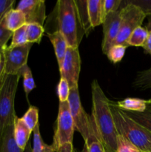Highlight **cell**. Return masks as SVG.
Returning a JSON list of instances; mask_svg holds the SVG:
<instances>
[{
    "label": "cell",
    "instance_id": "6da1fadb",
    "mask_svg": "<svg viewBox=\"0 0 151 152\" xmlns=\"http://www.w3.org/2000/svg\"><path fill=\"white\" fill-rule=\"evenodd\" d=\"M92 117L98 134L107 152L117 149L118 133L110 109V100L104 93L96 80L91 83Z\"/></svg>",
    "mask_w": 151,
    "mask_h": 152
},
{
    "label": "cell",
    "instance_id": "7a4b0ae2",
    "mask_svg": "<svg viewBox=\"0 0 151 152\" xmlns=\"http://www.w3.org/2000/svg\"><path fill=\"white\" fill-rule=\"evenodd\" d=\"M57 30L65 37L68 47L78 48L85 35L75 0H59L54 9Z\"/></svg>",
    "mask_w": 151,
    "mask_h": 152
},
{
    "label": "cell",
    "instance_id": "3957f363",
    "mask_svg": "<svg viewBox=\"0 0 151 152\" xmlns=\"http://www.w3.org/2000/svg\"><path fill=\"white\" fill-rule=\"evenodd\" d=\"M110 109L118 135L133 144L140 151L151 152V133L130 118L110 101Z\"/></svg>",
    "mask_w": 151,
    "mask_h": 152
},
{
    "label": "cell",
    "instance_id": "277c9868",
    "mask_svg": "<svg viewBox=\"0 0 151 152\" xmlns=\"http://www.w3.org/2000/svg\"><path fill=\"white\" fill-rule=\"evenodd\" d=\"M20 77L4 74L0 81V139L4 130L14 123L15 97Z\"/></svg>",
    "mask_w": 151,
    "mask_h": 152
},
{
    "label": "cell",
    "instance_id": "5b68a950",
    "mask_svg": "<svg viewBox=\"0 0 151 152\" xmlns=\"http://www.w3.org/2000/svg\"><path fill=\"white\" fill-rule=\"evenodd\" d=\"M74 132L75 127L68 101L59 102L52 143L55 152H73V140Z\"/></svg>",
    "mask_w": 151,
    "mask_h": 152
},
{
    "label": "cell",
    "instance_id": "8992f818",
    "mask_svg": "<svg viewBox=\"0 0 151 152\" xmlns=\"http://www.w3.org/2000/svg\"><path fill=\"white\" fill-rule=\"evenodd\" d=\"M124 5L120 10L121 22L117 38L114 45H121L128 47L127 41L130 34L136 28L142 26L147 15L140 7L127 1H124Z\"/></svg>",
    "mask_w": 151,
    "mask_h": 152
},
{
    "label": "cell",
    "instance_id": "52a82bcc",
    "mask_svg": "<svg viewBox=\"0 0 151 152\" xmlns=\"http://www.w3.org/2000/svg\"><path fill=\"white\" fill-rule=\"evenodd\" d=\"M70 89L68 102L75 130L79 132L84 140L86 141L91 130V117L85 112L81 105L78 86Z\"/></svg>",
    "mask_w": 151,
    "mask_h": 152
},
{
    "label": "cell",
    "instance_id": "ba28073f",
    "mask_svg": "<svg viewBox=\"0 0 151 152\" xmlns=\"http://www.w3.org/2000/svg\"><path fill=\"white\" fill-rule=\"evenodd\" d=\"M32 45V43L28 42L24 45L16 47L4 46L3 49L4 74L18 75L22 68L28 65V56Z\"/></svg>",
    "mask_w": 151,
    "mask_h": 152
},
{
    "label": "cell",
    "instance_id": "9c48e42d",
    "mask_svg": "<svg viewBox=\"0 0 151 152\" xmlns=\"http://www.w3.org/2000/svg\"><path fill=\"white\" fill-rule=\"evenodd\" d=\"M81 71V57L78 48L67 49L66 54L62 68L59 69L62 78L65 79L69 84L70 88L78 86Z\"/></svg>",
    "mask_w": 151,
    "mask_h": 152
},
{
    "label": "cell",
    "instance_id": "30bf717a",
    "mask_svg": "<svg viewBox=\"0 0 151 152\" xmlns=\"http://www.w3.org/2000/svg\"><path fill=\"white\" fill-rule=\"evenodd\" d=\"M16 9L24 13L26 24L36 23L43 26L46 19V6L44 0H22Z\"/></svg>",
    "mask_w": 151,
    "mask_h": 152
},
{
    "label": "cell",
    "instance_id": "8fae6325",
    "mask_svg": "<svg viewBox=\"0 0 151 152\" xmlns=\"http://www.w3.org/2000/svg\"><path fill=\"white\" fill-rule=\"evenodd\" d=\"M121 13L120 10L112 12L107 14L104 20L103 24V40L102 49L104 54L106 55L108 50L114 45L120 28Z\"/></svg>",
    "mask_w": 151,
    "mask_h": 152
},
{
    "label": "cell",
    "instance_id": "7c38bea8",
    "mask_svg": "<svg viewBox=\"0 0 151 152\" xmlns=\"http://www.w3.org/2000/svg\"><path fill=\"white\" fill-rule=\"evenodd\" d=\"M47 36L54 48L55 54H56V59H57L59 69H60L63 64L67 49L68 48V42H67L65 37L58 30L50 33V34H47Z\"/></svg>",
    "mask_w": 151,
    "mask_h": 152
},
{
    "label": "cell",
    "instance_id": "4fadbf2b",
    "mask_svg": "<svg viewBox=\"0 0 151 152\" xmlns=\"http://www.w3.org/2000/svg\"><path fill=\"white\" fill-rule=\"evenodd\" d=\"M31 132L22 119L16 116L13 123V136L16 145L23 151H25L29 142Z\"/></svg>",
    "mask_w": 151,
    "mask_h": 152
},
{
    "label": "cell",
    "instance_id": "5bb4252c",
    "mask_svg": "<svg viewBox=\"0 0 151 152\" xmlns=\"http://www.w3.org/2000/svg\"><path fill=\"white\" fill-rule=\"evenodd\" d=\"M87 10L93 28L103 24L105 19L104 0H87Z\"/></svg>",
    "mask_w": 151,
    "mask_h": 152
},
{
    "label": "cell",
    "instance_id": "9a60e30c",
    "mask_svg": "<svg viewBox=\"0 0 151 152\" xmlns=\"http://www.w3.org/2000/svg\"><path fill=\"white\" fill-rule=\"evenodd\" d=\"M81 152H107L103 142L98 134L92 117L91 130H90L87 140L84 141V149Z\"/></svg>",
    "mask_w": 151,
    "mask_h": 152
},
{
    "label": "cell",
    "instance_id": "2e32d148",
    "mask_svg": "<svg viewBox=\"0 0 151 152\" xmlns=\"http://www.w3.org/2000/svg\"><path fill=\"white\" fill-rule=\"evenodd\" d=\"M4 25L8 31L14 32L21 27L26 25V19L24 13L17 9H10L4 16Z\"/></svg>",
    "mask_w": 151,
    "mask_h": 152
},
{
    "label": "cell",
    "instance_id": "e0dca14e",
    "mask_svg": "<svg viewBox=\"0 0 151 152\" xmlns=\"http://www.w3.org/2000/svg\"><path fill=\"white\" fill-rule=\"evenodd\" d=\"M148 105V100L132 97L126 98L115 103V105L121 110L133 112H143L147 108Z\"/></svg>",
    "mask_w": 151,
    "mask_h": 152
},
{
    "label": "cell",
    "instance_id": "ac0fdd59",
    "mask_svg": "<svg viewBox=\"0 0 151 152\" xmlns=\"http://www.w3.org/2000/svg\"><path fill=\"white\" fill-rule=\"evenodd\" d=\"M16 145L13 136V124L4 130L0 139V152H24Z\"/></svg>",
    "mask_w": 151,
    "mask_h": 152
},
{
    "label": "cell",
    "instance_id": "d6986e66",
    "mask_svg": "<svg viewBox=\"0 0 151 152\" xmlns=\"http://www.w3.org/2000/svg\"><path fill=\"white\" fill-rule=\"evenodd\" d=\"M75 3L77 7V10H78L80 20L85 31V35L87 37L93 30L90 22V19H89L88 10H87V0H75Z\"/></svg>",
    "mask_w": 151,
    "mask_h": 152
},
{
    "label": "cell",
    "instance_id": "ffe728a7",
    "mask_svg": "<svg viewBox=\"0 0 151 152\" xmlns=\"http://www.w3.org/2000/svg\"><path fill=\"white\" fill-rule=\"evenodd\" d=\"M124 111L128 117L133 119L134 121L143 126L151 133V108L147 107V108L143 112Z\"/></svg>",
    "mask_w": 151,
    "mask_h": 152
},
{
    "label": "cell",
    "instance_id": "44dd1931",
    "mask_svg": "<svg viewBox=\"0 0 151 152\" xmlns=\"http://www.w3.org/2000/svg\"><path fill=\"white\" fill-rule=\"evenodd\" d=\"M149 31L145 28L139 26L136 28L130 34L127 41V46L142 47L146 42Z\"/></svg>",
    "mask_w": 151,
    "mask_h": 152
},
{
    "label": "cell",
    "instance_id": "7402d4cb",
    "mask_svg": "<svg viewBox=\"0 0 151 152\" xmlns=\"http://www.w3.org/2000/svg\"><path fill=\"white\" fill-rule=\"evenodd\" d=\"M44 27L36 23L26 24V32L28 42L29 43H37L39 44L41 42V38L44 34Z\"/></svg>",
    "mask_w": 151,
    "mask_h": 152
},
{
    "label": "cell",
    "instance_id": "603a6c76",
    "mask_svg": "<svg viewBox=\"0 0 151 152\" xmlns=\"http://www.w3.org/2000/svg\"><path fill=\"white\" fill-rule=\"evenodd\" d=\"M33 146L32 147V152H55L52 145H47L44 142L41 138L39 129V123L37 124L33 129Z\"/></svg>",
    "mask_w": 151,
    "mask_h": 152
},
{
    "label": "cell",
    "instance_id": "cb8c5ba5",
    "mask_svg": "<svg viewBox=\"0 0 151 152\" xmlns=\"http://www.w3.org/2000/svg\"><path fill=\"white\" fill-rule=\"evenodd\" d=\"M18 75L20 77H23L24 91H25L27 98H28L29 94L36 88V83L30 68L28 67V65H26L22 68Z\"/></svg>",
    "mask_w": 151,
    "mask_h": 152
},
{
    "label": "cell",
    "instance_id": "d4e9b609",
    "mask_svg": "<svg viewBox=\"0 0 151 152\" xmlns=\"http://www.w3.org/2000/svg\"><path fill=\"white\" fill-rule=\"evenodd\" d=\"M133 85L140 90H146L151 88V68L144 71H139L136 74Z\"/></svg>",
    "mask_w": 151,
    "mask_h": 152
},
{
    "label": "cell",
    "instance_id": "484cf974",
    "mask_svg": "<svg viewBox=\"0 0 151 152\" xmlns=\"http://www.w3.org/2000/svg\"><path fill=\"white\" fill-rule=\"evenodd\" d=\"M22 119L28 129L33 132L37 124H38V109L36 106L31 105Z\"/></svg>",
    "mask_w": 151,
    "mask_h": 152
},
{
    "label": "cell",
    "instance_id": "4316f807",
    "mask_svg": "<svg viewBox=\"0 0 151 152\" xmlns=\"http://www.w3.org/2000/svg\"><path fill=\"white\" fill-rule=\"evenodd\" d=\"M127 46L121 45H114L108 50L107 53V56L108 59L113 63H118L121 62V59L125 54Z\"/></svg>",
    "mask_w": 151,
    "mask_h": 152
},
{
    "label": "cell",
    "instance_id": "83f0119b",
    "mask_svg": "<svg viewBox=\"0 0 151 152\" xmlns=\"http://www.w3.org/2000/svg\"><path fill=\"white\" fill-rule=\"evenodd\" d=\"M28 43V37H27L26 25L21 27L19 29L13 32L12 35L11 43L9 46L10 47H16V46L24 45Z\"/></svg>",
    "mask_w": 151,
    "mask_h": 152
},
{
    "label": "cell",
    "instance_id": "f1b7e54d",
    "mask_svg": "<svg viewBox=\"0 0 151 152\" xmlns=\"http://www.w3.org/2000/svg\"><path fill=\"white\" fill-rule=\"evenodd\" d=\"M70 86L65 79L61 77L57 86V94L59 102H65L68 100L70 95Z\"/></svg>",
    "mask_w": 151,
    "mask_h": 152
},
{
    "label": "cell",
    "instance_id": "f546056e",
    "mask_svg": "<svg viewBox=\"0 0 151 152\" xmlns=\"http://www.w3.org/2000/svg\"><path fill=\"white\" fill-rule=\"evenodd\" d=\"M115 152H140V151L123 137L118 135L117 149Z\"/></svg>",
    "mask_w": 151,
    "mask_h": 152
},
{
    "label": "cell",
    "instance_id": "4dcf8cb0",
    "mask_svg": "<svg viewBox=\"0 0 151 152\" xmlns=\"http://www.w3.org/2000/svg\"><path fill=\"white\" fill-rule=\"evenodd\" d=\"M121 2V0H104V11L105 17L110 13L119 10Z\"/></svg>",
    "mask_w": 151,
    "mask_h": 152
},
{
    "label": "cell",
    "instance_id": "1f68e13d",
    "mask_svg": "<svg viewBox=\"0 0 151 152\" xmlns=\"http://www.w3.org/2000/svg\"><path fill=\"white\" fill-rule=\"evenodd\" d=\"M12 35L13 32L8 31L6 28L3 17L0 20V46L7 45V42L10 38H12Z\"/></svg>",
    "mask_w": 151,
    "mask_h": 152
},
{
    "label": "cell",
    "instance_id": "d6a6232c",
    "mask_svg": "<svg viewBox=\"0 0 151 152\" xmlns=\"http://www.w3.org/2000/svg\"><path fill=\"white\" fill-rule=\"evenodd\" d=\"M14 0H0V20L9 10L13 8Z\"/></svg>",
    "mask_w": 151,
    "mask_h": 152
},
{
    "label": "cell",
    "instance_id": "836d02e7",
    "mask_svg": "<svg viewBox=\"0 0 151 152\" xmlns=\"http://www.w3.org/2000/svg\"><path fill=\"white\" fill-rule=\"evenodd\" d=\"M127 1L140 7L146 15L151 10V0H133Z\"/></svg>",
    "mask_w": 151,
    "mask_h": 152
},
{
    "label": "cell",
    "instance_id": "e575fe53",
    "mask_svg": "<svg viewBox=\"0 0 151 152\" xmlns=\"http://www.w3.org/2000/svg\"><path fill=\"white\" fill-rule=\"evenodd\" d=\"M142 48L144 50L145 53L151 55V32H149V34H148V37L147 38L146 42L142 46Z\"/></svg>",
    "mask_w": 151,
    "mask_h": 152
},
{
    "label": "cell",
    "instance_id": "d590c367",
    "mask_svg": "<svg viewBox=\"0 0 151 152\" xmlns=\"http://www.w3.org/2000/svg\"><path fill=\"white\" fill-rule=\"evenodd\" d=\"M4 58L3 51L0 53V81L4 75Z\"/></svg>",
    "mask_w": 151,
    "mask_h": 152
},
{
    "label": "cell",
    "instance_id": "8d00e7d4",
    "mask_svg": "<svg viewBox=\"0 0 151 152\" xmlns=\"http://www.w3.org/2000/svg\"><path fill=\"white\" fill-rule=\"evenodd\" d=\"M147 24L146 25L145 28H146L149 32H151V10L149 13H147Z\"/></svg>",
    "mask_w": 151,
    "mask_h": 152
},
{
    "label": "cell",
    "instance_id": "74e56055",
    "mask_svg": "<svg viewBox=\"0 0 151 152\" xmlns=\"http://www.w3.org/2000/svg\"><path fill=\"white\" fill-rule=\"evenodd\" d=\"M25 152H32V146H31V144L30 142H28V145H27L26 148H25Z\"/></svg>",
    "mask_w": 151,
    "mask_h": 152
},
{
    "label": "cell",
    "instance_id": "f35d334b",
    "mask_svg": "<svg viewBox=\"0 0 151 152\" xmlns=\"http://www.w3.org/2000/svg\"><path fill=\"white\" fill-rule=\"evenodd\" d=\"M6 46V45H4ZM4 46H0V53H1V52L3 51V49H4Z\"/></svg>",
    "mask_w": 151,
    "mask_h": 152
},
{
    "label": "cell",
    "instance_id": "ab89813d",
    "mask_svg": "<svg viewBox=\"0 0 151 152\" xmlns=\"http://www.w3.org/2000/svg\"><path fill=\"white\" fill-rule=\"evenodd\" d=\"M73 152H81V151H78V150L75 149V148H74V151H73Z\"/></svg>",
    "mask_w": 151,
    "mask_h": 152
},
{
    "label": "cell",
    "instance_id": "60d3db41",
    "mask_svg": "<svg viewBox=\"0 0 151 152\" xmlns=\"http://www.w3.org/2000/svg\"><path fill=\"white\" fill-rule=\"evenodd\" d=\"M148 102H149V104H150L151 105V99H149V100H148Z\"/></svg>",
    "mask_w": 151,
    "mask_h": 152
},
{
    "label": "cell",
    "instance_id": "b9f144b4",
    "mask_svg": "<svg viewBox=\"0 0 151 152\" xmlns=\"http://www.w3.org/2000/svg\"><path fill=\"white\" fill-rule=\"evenodd\" d=\"M140 152H144V151H140Z\"/></svg>",
    "mask_w": 151,
    "mask_h": 152
}]
</instances>
